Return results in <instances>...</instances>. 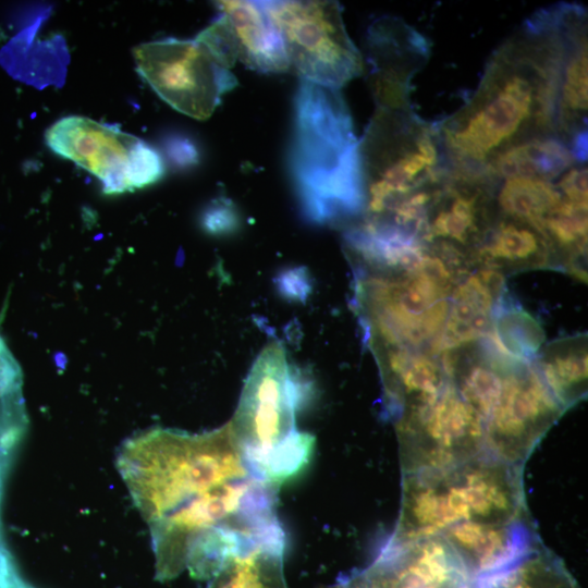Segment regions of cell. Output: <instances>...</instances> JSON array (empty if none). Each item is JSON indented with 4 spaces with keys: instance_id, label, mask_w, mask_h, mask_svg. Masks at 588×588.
I'll return each instance as SVG.
<instances>
[{
    "instance_id": "cell-21",
    "label": "cell",
    "mask_w": 588,
    "mask_h": 588,
    "mask_svg": "<svg viewBox=\"0 0 588 588\" xmlns=\"http://www.w3.org/2000/svg\"><path fill=\"white\" fill-rule=\"evenodd\" d=\"M537 370L549 391L566 408L584 396L587 387V338L553 341L539 354Z\"/></svg>"
},
{
    "instance_id": "cell-3",
    "label": "cell",
    "mask_w": 588,
    "mask_h": 588,
    "mask_svg": "<svg viewBox=\"0 0 588 588\" xmlns=\"http://www.w3.org/2000/svg\"><path fill=\"white\" fill-rule=\"evenodd\" d=\"M118 469L149 525L210 489L253 476L229 422L203 433L145 431L120 449Z\"/></svg>"
},
{
    "instance_id": "cell-18",
    "label": "cell",
    "mask_w": 588,
    "mask_h": 588,
    "mask_svg": "<svg viewBox=\"0 0 588 588\" xmlns=\"http://www.w3.org/2000/svg\"><path fill=\"white\" fill-rule=\"evenodd\" d=\"M217 7L232 30L237 59L262 73H281L290 68L282 36L262 1L225 0Z\"/></svg>"
},
{
    "instance_id": "cell-2",
    "label": "cell",
    "mask_w": 588,
    "mask_h": 588,
    "mask_svg": "<svg viewBox=\"0 0 588 588\" xmlns=\"http://www.w3.org/2000/svg\"><path fill=\"white\" fill-rule=\"evenodd\" d=\"M289 168L308 220L331 223L364 212L358 139L339 90L301 82Z\"/></svg>"
},
{
    "instance_id": "cell-23",
    "label": "cell",
    "mask_w": 588,
    "mask_h": 588,
    "mask_svg": "<svg viewBox=\"0 0 588 588\" xmlns=\"http://www.w3.org/2000/svg\"><path fill=\"white\" fill-rule=\"evenodd\" d=\"M467 588H578L548 553L531 551L510 566L469 580Z\"/></svg>"
},
{
    "instance_id": "cell-7",
    "label": "cell",
    "mask_w": 588,
    "mask_h": 588,
    "mask_svg": "<svg viewBox=\"0 0 588 588\" xmlns=\"http://www.w3.org/2000/svg\"><path fill=\"white\" fill-rule=\"evenodd\" d=\"M279 488L250 476L210 489L150 524L157 578L177 577L193 546L216 530L256 540L285 535L277 514Z\"/></svg>"
},
{
    "instance_id": "cell-31",
    "label": "cell",
    "mask_w": 588,
    "mask_h": 588,
    "mask_svg": "<svg viewBox=\"0 0 588 588\" xmlns=\"http://www.w3.org/2000/svg\"><path fill=\"white\" fill-rule=\"evenodd\" d=\"M463 588H467V586L463 587Z\"/></svg>"
},
{
    "instance_id": "cell-17",
    "label": "cell",
    "mask_w": 588,
    "mask_h": 588,
    "mask_svg": "<svg viewBox=\"0 0 588 588\" xmlns=\"http://www.w3.org/2000/svg\"><path fill=\"white\" fill-rule=\"evenodd\" d=\"M471 266L502 273L559 267L542 233L532 224L497 215L480 244L470 253Z\"/></svg>"
},
{
    "instance_id": "cell-5",
    "label": "cell",
    "mask_w": 588,
    "mask_h": 588,
    "mask_svg": "<svg viewBox=\"0 0 588 588\" xmlns=\"http://www.w3.org/2000/svg\"><path fill=\"white\" fill-rule=\"evenodd\" d=\"M303 387L283 348L266 347L244 383L229 426L250 474L281 486L309 463L315 438L296 429Z\"/></svg>"
},
{
    "instance_id": "cell-26",
    "label": "cell",
    "mask_w": 588,
    "mask_h": 588,
    "mask_svg": "<svg viewBox=\"0 0 588 588\" xmlns=\"http://www.w3.org/2000/svg\"><path fill=\"white\" fill-rule=\"evenodd\" d=\"M587 173L586 164L576 163L560 176L555 186L565 201L587 207Z\"/></svg>"
},
{
    "instance_id": "cell-1",
    "label": "cell",
    "mask_w": 588,
    "mask_h": 588,
    "mask_svg": "<svg viewBox=\"0 0 588 588\" xmlns=\"http://www.w3.org/2000/svg\"><path fill=\"white\" fill-rule=\"evenodd\" d=\"M550 12L530 15L491 54L468 100L437 122L450 168L485 172L515 144L558 136L560 45Z\"/></svg>"
},
{
    "instance_id": "cell-12",
    "label": "cell",
    "mask_w": 588,
    "mask_h": 588,
    "mask_svg": "<svg viewBox=\"0 0 588 588\" xmlns=\"http://www.w3.org/2000/svg\"><path fill=\"white\" fill-rule=\"evenodd\" d=\"M367 79L376 107H411V83L428 62L430 44L400 17L375 20L365 37Z\"/></svg>"
},
{
    "instance_id": "cell-16",
    "label": "cell",
    "mask_w": 588,
    "mask_h": 588,
    "mask_svg": "<svg viewBox=\"0 0 588 588\" xmlns=\"http://www.w3.org/2000/svg\"><path fill=\"white\" fill-rule=\"evenodd\" d=\"M503 290V273L487 268L478 267L457 282L450 297L439 355L489 335Z\"/></svg>"
},
{
    "instance_id": "cell-14",
    "label": "cell",
    "mask_w": 588,
    "mask_h": 588,
    "mask_svg": "<svg viewBox=\"0 0 588 588\" xmlns=\"http://www.w3.org/2000/svg\"><path fill=\"white\" fill-rule=\"evenodd\" d=\"M356 588H463L469 575L440 538L391 540L365 571L350 576Z\"/></svg>"
},
{
    "instance_id": "cell-22",
    "label": "cell",
    "mask_w": 588,
    "mask_h": 588,
    "mask_svg": "<svg viewBox=\"0 0 588 588\" xmlns=\"http://www.w3.org/2000/svg\"><path fill=\"white\" fill-rule=\"evenodd\" d=\"M562 201L553 182L513 176L498 182L494 204L498 215L522 220L537 226Z\"/></svg>"
},
{
    "instance_id": "cell-4",
    "label": "cell",
    "mask_w": 588,
    "mask_h": 588,
    "mask_svg": "<svg viewBox=\"0 0 588 588\" xmlns=\"http://www.w3.org/2000/svg\"><path fill=\"white\" fill-rule=\"evenodd\" d=\"M431 245L432 254L420 269L378 270L357 284V301L375 353L439 355L452 291L468 269L453 250Z\"/></svg>"
},
{
    "instance_id": "cell-27",
    "label": "cell",
    "mask_w": 588,
    "mask_h": 588,
    "mask_svg": "<svg viewBox=\"0 0 588 588\" xmlns=\"http://www.w3.org/2000/svg\"><path fill=\"white\" fill-rule=\"evenodd\" d=\"M21 370L4 340L0 335V406L20 391Z\"/></svg>"
},
{
    "instance_id": "cell-20",
    "label": "cell",
    "mask_w": 588,
    "mask_h": 588,
    "mask_svg": "<svg viewBox=\"0 0 588 588\" xmlns=\"http://www.w3.org/2000/svg\"><path fill=\"white\" fill-rule=\"evenodd\" d=\"M286 538L260 542L231 556L207 588H289L284 575Z\"/></svg>"
},
{
    "instance_id": "cell-19",
    "label": "cell",
    "mask_w": 588,
    "mask_h": 588,
    "mask_svg": "<svg viewBox=\"0 0 588 588\" xmlns=\"http://www.w3.org/2000/svg\"><path fill=\"white\" fill-rule=\"evenodd\" d=\"M576 163L565 140L556 135H543L500 151L489 161L485 173L495 182L513 176L552 182Z\"/></svg>"
},
{
    "instance_id": "cell-24",
    "label": "cell",
    "mask_w": 588,
    "mask_h": 588,
    "mask_svg": "<svg viewBox=\"0 0 588 588\" xmlns=\"http://www.w3.org/2000/svg\"><path fill=\"white\" fill-rule=\"evenodd\" d=\"M488 338L504 355L529 362L538 354L544 341V332L527 311L503 297L497 307Z\"/></svg>"
},
{
    "instance_id": "cell-11",
    "label": "cell",
    "mask_w": 588,
    "mask_h": 588,
    "mask_svg": "<svg viewBox=\"0 0 588 588\" xmlns=\"http://www.w3.org/2000/svg\"><path fill=\"white\" fill-rule=\"evenodd\" d=\"M497 184L486 173L450 168L429 206L421 240L453 247L469 260L498 215Z\"/></svg>"
},
{
    "instance_id": "cell-10",
    "label": "cell",
    "mask_w": 588,
    "mask_h": 588,
    "mask_svg": "<svg viewBox=\"0 0 588 588\" xmlns=\"http://www.w3.org/2000/svg\"><path fill=\"white\" fill-rule=\"evenodd\" d=\"M563 409L536 365L516 362L505 373L500 399L486 421V438L502 456L519 458Z\"/></svg>"
},
{
    "instance_id": "cell-13",
    "label": "cell",
    "mask_w": 588,
    "mask_h": 588,
    "mask_svg": "<svg viewBox=\"0 0 588 588\" xmlns=\"http://www.w3.org/2000/svg\"><path fill=\"white\" fill-rule=\"evenodd\" d=\"M140 140L115 125L79 115L64 117L46 132L48 147L94 174L109 195L133 191L130 171Z\"/></svg>"
},
{
    "instance_id": "cell-29",
    "label": "cell",
    "mask_w": 588,
    "mask_h": 588,
    "mask_svg": "<svg viewBox=\"0 0 588 588\" xmlns=\"http://www.w3.org/2000/svg\"><path fill=\"white\" fill-rule=\"evenodd\" d=\"M236 224V212L233 205L226 203V200L215 201L206 209L203 216V225L210 233L230 232Z\"/></svg>"
},
{
    "instance_id": "cell-25",
    "label": "cell",
    "mask_w": 588,
    "mask_h": 588,
    "mask_svg": "<svg viewBox=\"0 0 588 588\" xmlns=\"http://www.w3.org/2000/svg\"><path fill=\"white\" fill-rule=\"evenodd\" d=\"M196 40L205 46L217 62L228 70L237 60L236 44L230 25L222 14L200 32Z\"/></svg>"
},
{
    "instance_id": "cell-28",
    "label": "cell",
    "mask_w": 588,
    "mask_h": 588,
    "mask_svg": "<svg viewBox=\"0 0 588 588\" xmlns=\"http://www.w3.org/2000/svg\"><path fill=\"white\" fill-rule=\"evenodd\" d=\"M164 149L170 161L180 169L191 168L199 161L198 148L187 136L169 135L164 139Z\"/></svg>"
},
{
    "instance_id": "cell-30",
    "label": "cell",
    "mask_w": 588,
    "mask_h": 588,
    "mask_svg": "<svg viewBox=\"0 0 588 588\" xmlns=\"http://www.w3.org/2000/svg\"><path fill=\"white\" fill-rule=\"evenodd\" d=\"M323 588H356L354 584L352 583L351 578L347 577L345 579H341L338 583L323 587Z\"/></svg>"
},
{
    "instance_id": "cell-15",
    "label": "cell",
    "mask_w": 588,
    "mask_h": 588,
    "mask_svg": "<svg viewBox=\"0 0 588 588\" xmlns=\"http://www.w3.org/2000/svg\"><path fill=\"white\" fill-rule=\"evenodd\" d=\"M560 45V77L556 134L569 147L587 135L588 111V20L577 3L552 5Z\"/></svg>"
},
{
    "instance_id": "cell-6",
    "label": "cell",
    "mask_w": 588,
    "mask_h": 588,
    "mask_svg": "<svg viewBox=\"0 0 588 588\" xmlns=\"http://www.w3.org/2000/svg\"><path fill=\"white\" fill-rule=\"evenodd\" d=\"M365 193L363 224L384 221L411 197L438 185L450 166L437 122L411 107H376L358 139Z\"/></svg>"
},
{
    "instance_id": "cell-9",
    "label": "cell",
    "mask_w": 588,
    "mask_h": 588,
    "mask_svg": "<svg viewBox=\"0 0 588 588\" xmlns=\"http://www.w3.org/2000/svg\"><path fill=\"white\" fill-rule=\"evenodd\" d=\"M136 70L155 93L179 112L208 119L236 77L194 40L167 38L133 49Z\"/></svg>"
},
{
    "instance_id": "cell-8",
    "label": "cell",
    "mask_w": 588,
    "mask_h": 588,
    "mask_svg": "<svg viewBox=\"0 0 588 588\" xmlns=\"http://www.w3.org/2000/svg\"><path fill=\"white\" fill-rule=\"evenodd\" d=\"M303 81L339 90L363 74V54L346 33L336 1H262Z\"/></svg>"
}]
</instances>
